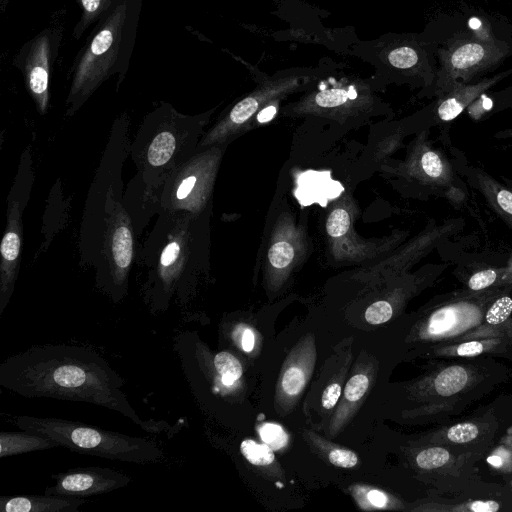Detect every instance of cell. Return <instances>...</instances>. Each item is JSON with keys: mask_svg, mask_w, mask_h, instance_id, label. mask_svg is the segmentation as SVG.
Here are the masks:
<instances>
[{"mask_svg": "<svg viewBox=\"0 0 512 512\" xmlns=\"http://www.w3.org/2000/svg\"><path fill=\"white\" fill-rule=\"evenodd\" d=\"M130 116L118 115L89 187L78 235L79 262L93 269L95 286L112 302L128 294L140 248L124 204L123 167L130 156Z\"/></svg>", "mask_w": 512, "mask_h": 512, "instance_id": "6da1fadb", "label": "cell"}, {"mask_svg": "<svg viewBox=\"0 0 512 512\" xmlns=\"http://www.w3.org/2000/svg\"><path fill=\"white\" fill-rule=\"evenodd\" d=\"M0 385L25 398H51L101 406L148 433L167 432L165 421L143 420L130 404L124 380L95 350L69 344L34 345L0 364Z\"/></svg>", "mask_w": 512, "mask_h": 512, "instance_id": "7a4b0ae2", "label": "cell"}, {"mask_svg": "<svg viewBox=\"0 0 512 512\" xmlns=\"http://www.w3.org/2000/svg\"><path fill=\"white\" fill-rule=\"evenodd\" d=\"M207 216L208 210H160L140 244L136 264L146 269L142 294L152 313L164 312L173 299L185 305L193 297L206 263Z\"/></svg>", "mask_w": 512, "mask_h": 512, "instance_id": "3957f363", "label": "cell"}, {"mask_svg": "<svg viewBox=\"0 0 512 512\" xmlns=\"http://www.w3.org/2000/svg\"><path fill=\"white\" fill-rule=\"evenodd\" d=\"M143 1L114 0L94 24L70 70L66 117L74 116L113 76L117 77L115 89L119 91L129 70Z\"/></svg>", "mask_w": 512, "mask_h": 512, "instance_id": "277c9868", "label": "cell"}, {"mask_svg": "<svg viewBox=\"0 0 512 512\" xmlns=\"http://www.w3.org/2000/svg\"><path fill=\"white\" fill-rule=\"evenodd\" d=\"M210 114H184L161 101L145 115L130 157L145 186L160 199L167 178L195 153Z\"/></svg>", "mask_w": 512, "mask_h": 512, "instance_id": "5b68a950", "label": "cell"}, {"mask_svg": "<svg viewBox=\"0 0 512 512\" xmlns=\"http://www.w3.org/2000/svg\"><path fill=\"white\" fill-rule=\"evenodd\" d=\"M512 283L495 285L481 291L462 289L435 299L412 324L405 342L417 352L462 341L493 338L483 326L485 313L500 295L511 291Z\"/></svg>", "mask_w": 512, "mask_h": 512, "instance_id": "8992f818", "label": "cell"}, {"mask_svg": "<svg viewBox=\"0 0 512 512\" xmlns=\"http://www.w3.org/2000/svg\"><path fill=\"white\" fill-rule=\"evenodd\" d=\"M14 424L20 430L50 437L60 446L90 456L135 464L156 463L164 457L162 449L152 440L78 421L20 415L14 418Z\"/></svg>", "mask_w": 512, "mask_h": 512, "instance_id": "52a82bcc", "label": "cell"}, {"mask_svg": "<svg viewBox=\"0 0 512 512\" xmlns=\"http://www.w3.org/2000/svg\"><path fill=\"white\" fill-rule=\"evenodd\" d=\"M504 368L483 359L468 363L448 364L418 381L410 389L424 405L408 411L409 417H449L458 414L468 404L494 388L505 379Z\"/></svg>", "mask_w": 512, "mask_h": 512, "instance_id": "ba28073f", "label": "cell"}, {"mask_svg": "<svg viewBox=\"0 0 512 512\" xmlns=\"http://www.w3.org/2000/svg\"><path fill=\"white\" fill-rule=\"evenodd\" d=\"M512 55V45L496 37L484 38L474 32H461L437 50L438 65L432 95L442 97L458 84L470 83Z\"/></svg>", "mask_w": 512, "mask_h": 512, "instance_id": "9c48e42d", "label": "cell"}, {"mask_svg": "<svg viewBox=\"0 0 512 512\" xmlns=\"http://www.w3.org/2000/svg\"><path fill=\"white\" fill-rule=\"evenodd\" d=\"M33 184V157L30 147H26L7 197L6 225L0 244V316L9 304L18 279L24 236L23 213Z\"/></svg>", "mask_w": 512, "mask_h": 512, "instance_id": "30bf717a", "label": "cell"}, {"mask_svg": "<svg viewBox=\"0 0 512 512\" xmlns=\"http://www.w3.org/2000/svg\"><path fill=\"white\" fill-rule=\"evenodd\" d=\"M220 156L219 144L196 149L167 178L161 193V210L195 215L207 211Z\"/></svg>", "mask_w": 512, "mask_h": 512, "instance_id": "8fae6325", "label": "cell"}, {"mask_svg": "<svg viewBox=\"0 0 512 512\" xmlns=\"http://www.w3.org/2000/svg\"><path fill=\"white\" fill-rule=\"evenodd\" d=\"M63 35L64 25L54 22L26 41L12 59L40 115L49 109L51 73Z\"/></svg>", "mask_w": 512, "mask_h": 512, "instance_id": "7c38bea8", "label": "cell"}, {"mask_svg": "<svg viewBox=\"0 0 512 512\" xmlns=\"http://www.w3.org/2000/svg\"><path fill=\"white\" fill-rule=\"evenodd\" d=\"M310 79L312 76L308 73L286 72L263 80L256 90L237 102L221 120L203 134L197 149L223 143L235 128L245 123L263 104L295 91Z\"/></svg>", "mask_w": 512, "mask_h": 512, "instance_id": "4fadbf2b", "label": "cell"}, {"mask_svg": "<svg viewBox=\"0 0 512 512\" xmlns=\"http://www.w3.org/2000/svg\"><path fill=\"white\" fill-rule=\"evenodd\" d=\"M317 358L315 336L308 333L285 358L275 388L274 408L287 416L298 404L314 371Z\"/></svg>", "mask_w": 512, "mask_h": 512, "instance_id": "5bb4252c", "label": "cell"}, {"mask_svg": "<svg viewBox=\"0 0 512 512\" xmlns=\"http://www.w3.org/2000/svg\"><path fill=\"white\" fill-rule=\"evenodd\" d=\"M56 484L47 487L45 494L77 498L108 493L127 486L132 478L122 472L103 467H81L51 476Z\"/></svg>", "mask_w": 512, "mask_h": 512, "instance_id": "9a60e30c", "label": "cell"}, {"mask_svg": "<svg viewBox=\"0 0 512 512\" xmlns=\"http://www.w3.org/2000/svg\"><path fill=\"white\" fill-rule=\"evenodd\" d=\"M351 359V339H349L348 344L344 346L341 343V350L327 359L325 367L329 377H326L325 381L319 377L309 390L304 403L305 414L312 416L313 413H316V416H319L321 419L319 428L324 423L328 424L326 421L328 419L329 422L340 400Z\"/></svg>", "mask_w": 512, "mask_h": 512, "instance_id": "2e32d148", "label": "cell"}, {"mask_svg": "<svg viewBox=\"0 0 512 512\" xmlns=\"http://www.w3.org/2000/svg\"><path fill=\"white\" fill-rule=\"evenodd\" d=\"M377 367L378 362L374 357L364 351L360 354L329 419L326 430L329 438H335L340 434L361 407L373 385Z\"/></svg>", "mask_w": 512, "mask_h": 512, "instance_id": "e0dca14e", "label": "cell"}, {"mask_svg": "<svg viewBox=\"0 0 512 512\" xmlns=\"http://www.w3.org/2000/svg\"><path fill=\"white\" fill-rule=\"evenodd\" d=\"M85 498L61 495H14L0 498L2 512H78Z\"/></svg>", "mask_w": 512, "mask_h": 512, "instance_id": "ac0fdd59", "label": "cell"}, {"mask_svg": "<svg viewBox=\"0 0 512 512\" xmlns=\"http://www.w3.org/2000/svg\"><path fill=\"white\" fill-rule=\"evenodd\" d=\"M124 204L130 214L135 231L141 237L151 218L161 210L160 197L151 192L140 176L135 175L128 182L123 195Z\"/></svg>", "mask_w": 512, "mask_h": 512, "instance_id": "d6986e66", "label": "cell"}, {"mask_svg": "<svg viewBox=\"0 0 512 512\" xmlns=\"http://www.w3.org/2000/svg\"><path fill=\"white\" fill-rule=\"evenodd\" d=\"M465 174L493 209L512 227V191L501 186L481 169L465 167Z\"/></svg>", "mask_w": 512, "mask_h": 512, "instance_id": "ffe728a7", "label": "cell"}, {"mask_svg": "<svg viewBox=\"0 0 512 512\" xmlns=\"http://www.w3.org/2000/svg\"><path fill=\"white\" fill-rule=\"evenodd\" d=\"M23 432L0 433V457H10L23 453L60 447L50 437L22 430Z\"/></svg>", "mask_w": 512, "mask_h": 512, "instance_id": "44dd1931", "label": "cell"}, {"mask_svg": "<svg viewBox=\"0 0 512 512\" xmlns=\"http://www.w3.org/2000/svg\"><path fill=\"white\" fill-rule=\"evenodd\" d=\"M512 340L505 337L480 338L462 341L430 350L436 357H475L484 353L504 352Z\"/></svg>", "mask_w": 512, "mask_h": 512, "instance_id": "7402d4cb", "label": "cell"}, {"mask_svg": "<svg viewBox=\"0 0 512 512\" xmlns=\"http://www.w3.org/2000/svg\"><path fill=\"white\" fill-rule=\"evenodd\" d=\"M303 437L313 452L330 465L349 469L359 464L355 452L334 444L313 430L303 429Z\"/></svg>", "mask_w": 512, "mask_h": 512, "instance_id": "603a6c76", "label": "cell"}, {"mask_svg": "<svg viewBox=\"0 0 512 512\" xmlns=\"http://www.w3.org/2000/svg\"><path fill=\"white\" fill-rule=\"evenodd\" d=\"M67 206L60 181L52 187L47 202L42 224V251L46 250L54 236L65 226Z\"/></svg>", "mask_w": 512, "mask_h": 512, "instance_id": "cb8c5ba5", "label": "cell"}, {"mask_svg": "<svg viewBox=\"0 0 512 512\" xmlns=\"http://www.w3.org/2000/svg\"><path fill=\"white\" fill-rule=\"evenodd\" d=\"M488 424L480 425L477 422L466 421L454 424L448 428L439 431V436H427L422 440L427 444L448 445L455 448L456 446H466L472 448V444L478 441L484 433H488Z\"/></svg>", "mask_w": 512, "mask_h": 512, "instance_id": "d4e9b609", "label": "cell"}, {"mask_svg": "<svg viewBox=\"0 0 512 512\" xmlns=\"http://www.w3.org/2000/svg\"><path fill=\"white\" fill-rule=\"evenodd\" d=\"M453 447L441 444H429L418 450L414 455L415 466L425 472H456V462L460 459L453 452Z\"/></svg>", "mask_w": 512, "mask_h": 512, "instance_id": "484cf974", "label": "cell"}, {"mask_svg": "<svg viewBox=\"0 0 512 512\" xmlns=\"http://www.w3.org/2000/svg\"><path fill=\"white\" fill-rule=\"evenodd\" d=\"M240 452L250 464L265 473L267 477L283 478V471L275 458L273 449L267 444L245 439L240 444Z\"/></svg>", "mask_w": 512, "mask_h": 512, "instance_id": "4316f807", "label": "cell"}, {"mask_svg": "<svg viewBox=\"0 0 512 512\" xmlns=\"http://www.w3.org/2000/svg\"><path fill=\"white\" fill-rule=\"evenodd\" d=\"M80 9L79 19L73 29L72 36L79 40L111 7L114 0H75Z\"/></svg>", "mask_w": 512, "mask_h": 512, "instance_id": "83f0119b", "label": "cell"}, {"mask_svg": "<svg viewBox=\"0 0 512 512\" xmlns=\"http://www.w3.org/2000/svg\"><path fill=\"white\" fill-rule=\"evenodd\" d=\"M351 491L357 504L365 510L397 509L400 505L396 498L380 489L357 485Z\"/></svg>", "mask_w": 512, "mask_h": 512, "instance_id": "f1b7e54d", "label": "cell"}, {"mask_svg": "<svg viewBox=\"0 0 512 512\" xmlns=\"http://www.w3.org/2000/svg\"><path fill=\"white\" fill-rule=\"evenodd\" d=\"M357 98L358 92L354 85L351 84L348 87L321 89L315 93L313 101L320 108H336Z\"/></svg>", "mask_w": 512, "mask_h": 512, "instance_id": "f546056e", "label": "cell"}, {"mask_svg": "<svg viewBox=\"0 0 512 512\" xmlns=\"http://www.w3.org/2000/svg\"><path fill=\"white\" fill-rule=\"evenodd\" d=\"M258 431L264 443L273 450L284 449L290 441L283 427L275 423H264Z\"/></svg>", "mask_w": 512, "mask_h": 512, "instance_id": "4dcf8cb0", "label": "cell"}, {"mask_svg": "<svg viewBox=\"0 0 512 512\" xmlns=\"http://www.w3.org/2000/svg\"><path fill=\"white\" fill-rule=\"evenodd\" d=\"M294 258V249L290 243L279 241L274 243L268 251L271 265L277 269H284L290 265Z\"/></svg>", "mask_w": 512, "mask_h": 512, "instance_id": "1f68e13d", "label": "cell"}, {"mask_svg": "<svg viewBox=\"0 0 512 512\" xmlns=\"http://www.w3.org/2000/svg\"><path fill=\"white\" fill-rule=\"evenodd\" d=\"M393 315V306L387 300H379L368 306L364 318L369 324L378 325L389 321Z\"/></svg>", "mask_w": 512, "mask_h": 512, "instance_id": "d6a6232c", "label": "cell"}, {"mask_svg": "<svg viewBox=\"0 0 512 512\" xmlns=\"http://www.w3.org/2000/svg\"><path fill=\"white\" fill-rule=\"evenodd\" d=\"M350 216L343 208L334 209L328 217L326 230L332 237L343 236L349 229Z\"/></svg>", "mask_w": 512, "mask_h": 512, "instance_id": "836d02e7", "label": "cell"}, {"mask_svg": "<svg viewBox=\"0 0 512 512\" xmlns=\"http://www.w3.org/2000/svg\"><path fill=\"white\" fill-rule=\"evenodd\" d=\"M499 278V272L495 269H483L472 274L468 280L467 287L472 291H481L490 288L496 284ZM506 284V283H504Z\"/></svg>", "mask_w": 512, "mask_h": 512, "instance_id": "e575fe53", "label": "cell"}, {"mask_svg": "<svg viewBox=\"0 0 512 512\" xmlns=\"http://www.w3.org/2000/svg\"><path fill=\"white\" fill-rule=\"evenodd\" d=\"M231 339L241 350L249 353L253 351L256 342L254 330L247 324H238L231 331Z\"/></svg>", "mask_w": 512, "mask_h": 512, "instance_id": "d590c367", "label": "cell"}, {"mask_svg": "<svg viewBox=\"0 0 512 512\" xmlns=\"http://www.w3.org/2000/svg\"><path fill=\"white\" fill-rule=\"evenodd\" d=\"M492 109L501 111L512 108V84L506 88L490 94Z\"/></svg>", "mask_w": 512, "mask_h": 512, "instance_id": "8d00e7d4", "label": "cell"}, {"mask_svg": "<svg viewBox=\"0 0 512 512\" xmlns=\"http://www.w3.org/2000/svg\"><path fill=\"white\" fill-rule=\"evenodd\" d=\"M275 113L276 108L274 106L266 107L258 114V121L261 123L267 122L274 116Z\"/></svg>", "mask_w": 512, "mask_h": 512, "instance_id": "74e56055", "label": "cell"}, {"mask_svg": "<svg viewBox=\"0 0 512 512\" xmlns=\"http://www.w3.org/2000/svg\"><path fill=\"white\" fill-rule=\"evenodd\" d=\"M6 5H7L6 0H0V8H1L2 13L5 11Z\"/></svg>", "mask_w": 512, "mask_h": 512, "instance_id": "f35d334b", "label": "cell"}]
</instances>
